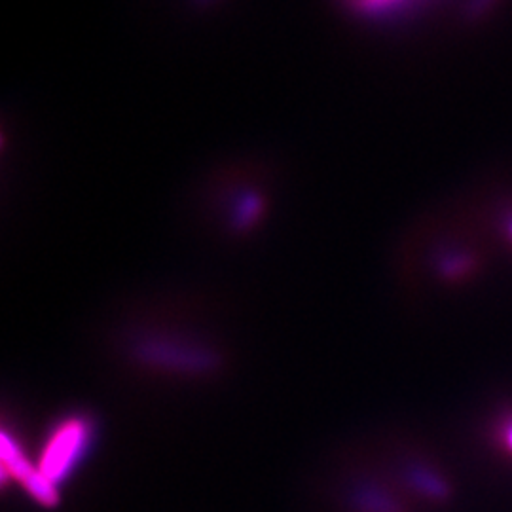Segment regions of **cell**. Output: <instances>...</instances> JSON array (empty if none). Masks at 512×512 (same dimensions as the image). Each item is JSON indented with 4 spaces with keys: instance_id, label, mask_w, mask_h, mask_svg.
I'll use <instances>...</instances> for the list:
<instances>
[{
    "instance_id": "6da1fadb",
    "label": "cell",
    "mask_w": 512,
    "mask_h": 512,
    "mask_svg": "<svg viewBox=\"0 0 512 512\" xmlns=\"http://www.w3.org/2000/svg\"><path fill=\"white\" fill-rule=\"evenodd\" d=\"M90 437L92 425L84 418H67L48 435L37 469L54 490L59 480L73 473L90 444Z\"/></svg>"
},
{
    "instance_id": "7a4b0ae2",
    "label": "cell",
    "mask_w": 512,
    "mask_h": 512,
    "mask_svg": "<svg viewBox=\"0 0 512 512\" xmlns=\"http://www.w3.org/2000/svg\"><path fill=\"white\" fill-rule=\"evenodd\" d=\"M501 440H503L505 448H507V450H509V452L512 454V423L505 425V429H503V435H501Z\"/></svg>"
},
{
    "instance_id": "3957f363",
    "label": "cell",
    "mask_w": 512,
    "mask_h": 512,
    "mask_svg": "<svg viewBox=\"0 0 512 512\" xmlns=\"http://www.w3.org/2000/svg\"><path fill=\"white\" fill-rule=\"evenodd\" d=\"M368 2H382V0H368Z\"/></svg>"
}]
</instances>
